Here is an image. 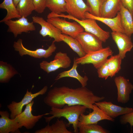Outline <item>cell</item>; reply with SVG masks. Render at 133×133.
Masks as SVG:
<instances>
[{
    "label": "cell",
    "instance_id": "9a60e30c",
    "mask_svg": "<svg viewBox=\"0 0 133 133\" xmlns=\"http://www.w3.org/2000/svg\"><path fill=\"white\" fill-rule=\"evenodd\" d=\"M111 35L118 49V54L123 59L126 57V53L133 47L131 37L124 33L118 32H112Z\"/></svg>",
    "mask_w": 133,
    "mask_h": 133
},
{
    "label": "cell",
    "instance_id": "cb8c5ba5",
    "mask_svg": "<svg viewBox=\"0 0 133 133\" xmlns=\"http://www.w3.org/2000/svg\"><path fill=\"white\" fill-rule=\"evenodd\" d=\"M0 8L6 10L7 12L5 16L0 21V23L13 18L18 19L21 17L18 13L13 0H4L0 4Z\"/></svg>",
    "mask_w": 133,
    "mask_h": 133
},
{
    "label": "cell",
    "instance_id": "6da1fadb",
    "mask_svg": "<svg viewBox=\"0 0 133 133\" xmlns=\"http://www.w3.org/2000/svg\"><path fill=\"white\" fill-rule=\"evenodd\" d=\"M105 98L95 95L86 87L73 88L63 86L55 87L49 90L43 101L51 107L61 108L66 105H80L92 110L94 104Z\"/></svg>",
    "mask_w": 133,
    "mask_h": 133
},
{
    "label": "cell",
    "instance_id": "30bf717a",
    "mask_svg": "<svg viewBox=\"0 0 133 133\" xmlns=\"http://www.w3.org/2000/svg\"><path fill=\"white\" fill-rule=\"evenodd\" d=\"M4 23L8 26L7 32L13 33L15 37L23 33H28L36 30L34 23L29 22L27 18L24 16L15 20L10 19Z\"/></svg>",
    "mask_w": 133,
    "mask_h": 133
},
{
    "label": "cell",
    "instance_id": "f546056e",
    "mask_svg": "<svg viewBox=\"0 0 133 133\" xmlns=\"http://www.w3.org/2000/svg\"><path fill=\"white\" fill-rule=\"evenodd\" d=\"M78 133H109L110 132L97 124L83 125L78 123Z\"/></svg>",
    "mask_w": 133,
    "mask_h": 133
},
{
    "label": "cell",
    "instance_id": "4dcf8cb0",
    "mask_svg": "<svg viewBox=\"0 0 133 133\" xmlns=\"http://www.w3.org/2000/svg\"><path fill=\"white\" fill-rule=\"evenodd\" d=\"M104 0H87L86 4L90 8L89 13L92 15L100 17V10Z\"/></svg>",
    "mask_w": 133,
    "mask_h": 133
},
{
    "label": "cell",
    "instance_id": "4316f807",
    "mask_svg": "<svg viewBox=\"0 0 133 133\" xmlns=\"http://www.w3.org/2000/svg\"><path fill=\"white\" fill-rule=\"evenodd\" d=\"M60 38L70 48L81 58L86 54L83 49L81 46L75 38L66 34H62Z\"/></svg>",
    "mask_w": 133,
    "mask_h": 133
},
{
    "label": "cell",
    "instance_id": "d4e9b609",
    "mask_svg": "<svg viewBox=\"0 0 133 133\" xmlns=\"http://www.w3.org/2000/svg\"><path fill=\"white\" fill-rule=\"evenodd\" d=\"M18 72L11 65L3 61H0V82L6 83Z\"/></svg>",
    "mask_w": 133,
    "mask_h": 133
},
{
    "label": "cell",
    "instance_id": "8992f818",
    "mask_svg": "<svg viewBox=\"0 0 133 133\" xmlns=\"http://www.w3.org/2000/svg\"><path fill=\"white\" fill-rule=\"evenodd\" d=\"M53 41L51 44L47 49L43 48L37 49L35 50H31L26 48L23 46L22 40L18 39L14 43L13 47L15 50L18 51L21 56L25 55H28L35 58H48L51 56L56 49V47Z\"/></svg>",
    "mask_w": 133,
    "mask_h": 133
},
{
    "label": "cell",
    "instance_id": "9c48e42d",
    "mask_svg": "<svg viewBox=\"0 0 133 133\" xmlns=\"http://www.w3.org/2000/svg\"><path fill=\"white\" fill-rule=\"evenodd\" d=\"M48 89L47 86H45L37 92L33 93L27 89L26 94L22 100L18 102L12 101L7 105V107L10 112V118L14 119L16 116L22 112L23 107L31 102L35 98L40 95L45 94Z\"/></svg>",
    "mask_w": 133,
    "mask_h": 133
},
{
    "label": "cell",
    "instance_id": "ffe728a7",
    "mask_svg": "<svg viewBox=\"0 0 133 133\" xmlns=\"http://www.w3.org/2000/svg\"><path fill=\"white\" fill-rule=\"evenodd\" d=\"M120 0H104L101 6L100 17L112 18L119 12Z\"/></svg>",
    "mask_w": 133,
    "mask_h": 133
},
{
    "label": "cell",
    "instance_id": "d590c367",
    "mask_svg": "<svg viewBox=\"0 0 133 133\" xmlns=\"http://www.w3.org/2000/svg\"><path fill=\"white\" fill-rule=\"evenodd\" d=\"M20 0H13L14 4L16 7L17 5Z\"/></svg>",
    "mask_w": 133,
    "mask_h": 133
},
{
    "label": "cell",
    "instance_id": "1f68e13d",
    "mask_svg": "<svg viewBox=\"0 0 133 133\" xmlns=\"http://www.w3.org/2000/svg\"><path fill=\"white\" fill-rule=\"evenodd\" d=\"M97 69L98 76L99 78L106 80L110 77L107 60Z\"/></svg>",
    "mask_w": 133,
    "mask_h": 133
},
{
    "label": "cell",
    "instance_id": "8fae6325",
    "mask_svg": "<svg viewBox=\"0 0 133 133\" xmlns=\"http://www.w3.org/2000/svg\"><path fill=\"white\" fill-rule=\"evenodd\" d=\"M34 103L33 100L26 105L24 110L15 118L22 127L23 126L28 130L33 128L43 116L49 114V113H47L38 116L33 115L32 113V111Z\"/></svg>",
    "mask_w": 133,
    "mask_h": 133
},
{
    "label": "cell",
    "instance_id": "2e32d148",
    "mask_svg": "<svg viewBox=\"0 0 133 133\" xmlns=\"http://www.w3.org/2000/svg\"><path fill=\"white\" fill-rule=\"evenodd\" d=\"M66 4V12L70 15L80 20L86 18L85 14L89 12L90 8L83 0H65Z\"/></svg>",
    "mask_w": 133,
    "mask_h": 133
},
{
    "label": "cell",
    "instance_id": "7a4b0ae2",
    "mask_svg": "<svg viewBox=\"0 0 133 133\" xmlns=\"http://www.w3.org/2000/svg\"><path fill=\"white\" fill-rule=\"evenodd\" d=\"M88 109L86 106L80 105L69 106L65 105L61 108L51 107L49 113L51 115L49 117H44L45 121L49 123L53 119L59 118L63 117L67 120V126L72 125L75 133L78 132V125L79 119L81 114H84Z\"/></svg>",
    "mask_w": 133,
    "mask_h": 133
},
{
    "label": "cell",
    "instance_id": "e575fe53",
    "mask_svg": "<svg viewBox=\"0 0 133 133\" xmlns=\"http://www.w3.org/2000/svg\"><path fill=\"white\" fill-rule=\"evenodd\" d=\"M122 5L130 12L133 18V0H120Z\"/></svg>",
    "mask_w": 133,
    "mask_h": 133
},
{
    "label": "cell",
    "instance_id": "ba28073f",
    "mask_svg": "<svg viewBox=\"0 0 133 133\" xmlns=\"http://www.w3.org/2000/svg\"><path fill=\"white\" fill-rule=\"evenodd\" d=\"M71 63V60L66 53L59 51L56 53L53 60L50 62L43 60L40 63V66L41 69L49 73L60 68H68Z\"/></svg>",
    "mask_w": 133,
    "mask_h": 133
},
{
    "label": "cell",
    "instance_id": "5bb4252c",
    "mask_svg": "<svg viewBox=\"0 0 133 133\" xmlns=\"http://www.w3.org/2000/svg\"><path fill=\"white\" fill-rule=\"evenodd\" d=\"M96 104L107 116L113 119L133 111L132 108L123 107L105 101L96 102Z\"/></svg>",
    "mask_w": 133,
    "mask_h": 133
},
{
    "label": "cell",
    "instance_id": "ac0fdd59",
    "mask_svg": "<svg viewBox=\"0 0 133 133\" xmlns=\"http://www.w3.org/2000/svg\"><path fill=\"white\" fill-rule=\"evenodd\" d=\"M0 133H21L19 129L22 127L15 118H9L8 111H0Z\"/></svg>",
    "mask_w": 133,
    "mask_h": 133
},
{
    "label": "cell",
    "instance_id": "83f0119b",
    "mask_svg": "<svg viewBox=\"0 0 133 133\" xmlns=\"http://www.w3.org/2000/svg\"><path fill=\"white\" fill-rule=\"evenodd\" d=\"M122 59L118 54L114 55H112L107 60L110 77L112 78L121 69V65Z\"/></svg>",
    "mask_w": 133,
    "mask_h": 133
},
{
    "label": "cell",
    "instance_id": "836d02e7",
    "mask_svg": "<svg viewBox=\"0 0 133 133\" xmlns=\"http://www.w3.org/2000/svg\"><path fill=\"white\" fill-rule=\"evenodd\" d=\"M119 121L120 123L122 125L129 123L132 127L133 126V111L122 115L120 118Z\"/></svg>",
    "mask_w": 133,
    "mask_h": 133
},
{
    "label": "cell",
    "instance_id": "5b68a950",
    "mask_svg": "<svg viewBox=\"0 0 133 133\" xmlns=\"http://www.w3.org/2000/svg\"><path fill=\"white\" fill-rule=\"evenodd\" d=\"M47 21L59 29L62 34L75 38L80 33L84 31L83 28L78 22L67 21L65 18L55 17L48 18Z\"/></svg>",
    "mask_w": 133,
    "mask_h": 133
},
{
    "label": "cell",
    "instance_id": "52a82bcc",
    "mask_svg": "<svg viewBox=\"0 0 133 133\" xmlns=\"http://www.w3.org/2000/svg\"><path fill=\"white\" fill-rule=\"evenodd\" d=\"M75 39L86 54L103 48V42L97 36L85 31L80 33Z\"/></svg>",
    "mask_w": 133,
    "mask_h": 133
},
{
    "label": "cell",
    "instance_id": "7402d4cb",
    "mask_svg": "<svg viewBox=\"0 0 133 133\" xmlns=\"http://www.w3.org/2000/svg\"><path fill=\"white\" fill-rule=\"evenodd\" d=\"M74 57L73 60V64L72 67L68 70L64 71L59 73L55 79L58 80L64 77H70L77 79L81 83L82 87H86L87 84L88 78L87 76H81L77 70V67L78 64L77 63Z\"/></svg>",
    "mask_w": 133,
    "mask_h": 133
},
{
    "label": "cell",
    "instance_id": "603a6c76",
    "mask_svg": "<svg viewBox=\"0 0 133 133\" xmlns=\"http://www.w3.org/2000/svg\"><path fill=\"white\" fill-rule=\"evenodd\" d=\"M67 124L62 119L57 118L51 125L48 124L44 127L36 131L35 133H72L67 129Z\"/></svg>",
    "mask_w": 133,
    "mask_h": 133
},
{
    "label": "cell",
    "instance_id": "d6a6232c",
    "mask_svg": "<svg viewBox=\"0 0 133 133\" xmlns=\"http://www.w3.org/2000/svg\"><path fill=\"white\" fill-rule=\"evenodd\" d=\"M47 0H33L35 11L39 14H41L46 8Z\"/></svg>",
    "mask_w": 133,
    "mask_h": 133
},
{
    "label": "cell",
    "instance_id": "484cf974",
    "mask_svg": "<svg viewBox=\"0 0 133 133\" xmlns=\"http://www.w3.org/2000/svg\"><path fill=\"white\" fill-rule=\"evenodd\" d=\"M16 7L18 14L21 17L27 18L35 11L33 0H20Z\"/></svg>",
    "mask_w": 133,
    "mask_h": 133
},
{
    "label": "cell",
    "instance_id": "277c9868",
    "mask_svg": "<svg viewBox=\"0 0 133 133\" xmlns=\"http://www.w3.org/2000/svg\"><path fill=\"white\" fill-rule=\"evenodd\" d=\"M113 53L110 47L108 46L86 54L83 57H76L75 59L78 65L91 64L97 69L106 61L108 57L112 55Z\"/></svg>",
    "mask_w": 133,
    "mask_h": 133
},
{
    "label": "cell",
    "instance_id": "e0dca14e",
    "mask_svg": "<svg viewBox=\"0 0 133 133\" xmlns=\"http://www.w3.org/2000/svg\"><path fill=\"white\" fill-rule=\"evenodd\" d=\"M93 111L87 115L82 114L80 115L79 123L83 125L97 124L102 120H107L114 122V119L107 116L95 104L93 105Z\"/></svg>",
    "mask_w": 133,
    "mask_h": 133
},
{
    "label": "cell",
    "instance_id": "d6986e66",
    "mask_svg": "<svg viewBox=\"0 0 133 133\" xmlns=\"http://www.w3.org/2000/svg\"><path fill=\"white\" fill-rule=\"evenodd\" d=\"M85 16L86 18L93 19L105 24L110 27L113 32H118L124 33L121 24L119 12L115 17L112 18L96 16L88 12L85 13Z\"/></svg>",
    "mask_w": 133,
    "mask_h": 133
},
{
    "label": "cell",
    "instance_id": "f1b7e54d",
    "mask_svg": "<svg viewBox=\"0 0 133 133\" xmlns=\"http://www.w3.org/2000/svg\"><path fill=\"white\" fill-rule=\"evenodd\" d=\"M66 4L65 0H47L46 7L51 12L59 14L66 12Z\"/></svg>",
    "mask_w": 133,
    "mask_h": 133
},
{
    "label": "cell",
    "instance_id": "44dd1931",
    "mask_svg": "<svg viewBox=\"0 0 133 133\" xmlns=\"http://www.w3.org/2000/svg\"><path fill=\"white\" fill-rule=\"evenodd\" d=\"M121 24L124 33L131 37L133 34V18L130 12L125 8L121 2L119 11Z\"/></svg>",
    "mask_w": 133,
    "mask_h": 133
},
{
    "label": "cell",
    "instance_id": "7c38bea8",
    "mask_svg": "<svg viewBox=\"0 0 133 133\" xmlns=\"http://www.w3.org/2000/svg\"><path fill=\"white\" fill-rule=\"evenodd\" d=\"M33 22L41 26V28L39 33L43 37L47 36L54 39L55 42L62 41L60 38L61 32L51 23L45 20L42 17L37 16L32 17Z\"/></svg>",
    "mask_w": 133,
    "mask_h": 133
},
{
    "label": "cell",
    "instance_id": "3957f363",
    "mask_svg": "<svg viewBox=\"0 0 133 133\" xmlns=\"http://www.w3.org/2000/svg\"><path fill=\"white\" fill-rule=\"evenodd\" d=\"M56 16L77 22L83 28L84 31L95 35L103 42H105L110 37L109 32L102 29L97 24L96 20L94 19L86 18L83 20H80L68 15H66L63 13L57 14Z\"/></svg>",
    "mask_w": 133,
    "mask_h": 133
},
{
    "label": "cell",
    "instance_id": "4fadbf2b",
    "mask_svg": "<svg viewBox=\"0 0 133 133\" xmlns=\"http://www.w3.org/2000/svg\"><path fill=\"white\" fill-rule=\"evenodd\" d=\"M114 81L117 89V101L123 104L127 103L133 90V84L128 79L121 76L116 77Z\"/></svg>",
    "mask_w": 133,
    "mask_h": 133
}]
</instances>
